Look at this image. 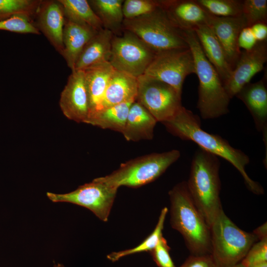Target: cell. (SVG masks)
<instances>
[{
    "label": "cell",
    "mask_w": 267,
    "mask_h": 267,
    "mask_svg": "<svg viewBox=\"0 0 267 267\" xmlns=\"http://www.w3.org/2000/svg\"><path fill=\"white\" fill-rule=\"evenodd\" d=\"M162 124L173 135L184 140L193 141L199 148L226 160L240 173L250 191L257 195L264 194L262 186L252 180L246 172V166L250 162L248 156L233 147L221 136L204 131L201 128L199 117L191 111L182 106L173 117Z\"/></svg>",
    "instance_id": "6da1fadb"
},
{
    "label": "cell",
    "mask_w": 267,
    "mask_h": 267,
    "mask_svg": "<svg viewBox=\"0 0 267 267\" xmlns=\"http://www.w3.org/2000/svg\"><path fill=\"white\" fill-rule=\"evenodd\" d=\"M169 195L172 227L181 234L192 255H211L210 227L193 202L186 182L176 185Z\"/></svg>",
    "instance_id": "7a4b0ae2"
},
{
    "label": "cell",
    "mask_w": 267,
    "mask_h": 267,
    "mask_svg": "<svg viewBox=\"0 0 267 267\" xmlns=\"http://www.w3.org/2000/svg\"><path fill=\"white\" fill-rule=\"evenodd\" d=\"M220 167L218 156L199 148L194 153L186 182L193 202L210 227L222 209Z\"/></svg>",
    "instance_id": "3957f363"
},
{
    "label": "cell",
    "mask_w": 267,
    "mask_h": 267,
    "mask_svg": "<svg viewBox=\"0 0 267 267\" xmlns=\"http://www.w3.org/2000/svg\"><path fill=\"white\" fill-rule=\"evenodd\" d=\"M184 32L199 80L197 108L202 118L213 119L227 114L230 98L219 74L205 55L195 32Z\"/></svg>",
    "instance_id": "277c9868"
},
{
    "label": "cell",
    "mask_w": 267,
    "mask_h": 267,
    "mask_svg": "<svg viewBox=\"0 0 267 267\" xmlns=\"http://www.w3.org/2000/svg\"><path fill=\"white\" fill-rule=\"evenodd\" d=\"M211 255L217 267H233L240 263L259 240L253 233L238 227L222 209L210 226Z\"/></svg>",
    "instance_id": "5b68a950"
},
{
    "label": "cell",
    "mask_w": 267,
    "mask_h": 267,
    "mask_svg": "<svg viewBox=\"0 0 267 267\" xmlns=\"http://www.w3.org/2000/svg\"><path fill=\"white\" fill-rule=\"evenodd\" d=\"M123 31L133 33L157 53L188 48L184 32L161 8L133 19H124Z\"/></svg>",
    "instance_id": "8992f818"
},
{
    "label": "cell",
    "mask_w": 267,
    "mask_h": 267,
    "mask_svg": "<svg viewBox=\"0 0 267 267\" xmlns=\"http://www.w3.org/2000/svg\"><path fill=\"white\" fill-rule=\"evenodd\" d=\"M180 156L177 149L149 154L128 161L112 173L98 178L118 189L122 186L137 188L155 180Z\"/></svg>",
    "instance_id": "52a82bcc"
},
{
    "label": "cell",
    "mask_w": 267,
    "mask_h": 267,
    "mask_svg": "<svg viewBox=\"0 0 267 267\" xmlns=\"http://www.w3.org/2000/svg\"><path fill=\"white\" fill-rule=\"evenodd\" d=\"M157 53L133 33L123 31L122 35L113 36L109 62L115 70L138 78Z\"/></svg>",
    "instance_id": "ba28073f"
},
{
    "label": "cell",
    "mask_w": 267,
    "mask_h": 267,
    "mask_svg": "<svg viewBox=\"0 0 267 267\" xmlns=\"http://www.w3.org/2000/svg\"><path fill=\"white\" fill-rule=\"evenodd\" d=\"M136 101L162 123L173 117L183 106L181 94L170 85L142 75L137 78Z\"/></svg>",
    "instance_id": "9c48e42d"
},
{
    "label": "cell",
    "mask_w": 267,
    "mask_h": 267,
    "mask_svg": "<svg viewBox=\"0 0 267 267\" xmlns=\"http://www.w3.org/2000/svg\"><path fill=\"white\" fill-rule=\"evenodd\" d=\"M118 188L108 185L98 178L80 185L66 193L46 192L53 202H67L85 207L91 211L103 222L108 221Z\"/></svg>",
    "instance_id": "30bf717a"
},
{
    "label": "cell",
    "mask_w": 267,
    "mask_h": 267,
    "mask_svg": "<svg viewBox=\"0 0 267 267\" xmlns=\"http://www.w3.org/2000/svg\"><path fill=\"white\" fill-rule=\"evenodd\" d=\"M193 73L194 59L188 48L157 53L143 75L164 82L182 94L184 80Z\"/></svg>",
    "instance_id": "8fae6325"
},
{
    "label": "cell",
    "mask_w": 267,
    "mask_h": 267,
    "mask_svg": "<svg viewBox=\"0 0 267 267\" xmlns=\"http://www.w3.org/2000/svg\"><path fill=\"white\" fill-rule=\"evenodd\" d=\"M267 60V41L257 42L252 49L241 51L230 78L223 85L230 99L264 69Z\"/></svg>",
    "instance_id": "7c38bea8"
},
{
    "label": "cell",
    "mask_w": 267,
    "mask_h": 267,
    "mask_svg": "<svg viewBox=\"0 0 267 267\" xmlns=\"http://www.w3.org/2000/svg\"><path fill=\"white\" fill-rule=\"evenodd\" d=\"M59 104L67 118L85 123L89 110L83 70L72 71L61 92Z\"/></svg>",
    "instance_id": "4fadbf2b"
},
{
    "label": "cell",
    "mask_w": 267,
    "mask_h": 267,
    "mask_svg": "<svg viewBox=\"0 0 267 267\" xmlns=\"http://www.w3.org/2000/svg\"><path fill=\"white\" fill-rule=\"evenodd\" d=\"M161 8L180 30L193 31L207 25L210 14L196 0H160Z\"/></svg>",
    "instance_id": "5bb4252c"
},
{
    "label": "cell",
    "mask_w": 267,
    "mask_h": 267,
    "mask_svg": "<svg viewBox=\"0 0 267 267\" xmlns=\"http://www.w3.org/2000/svg\"><path fill=\"white\" fill-rule=\"evenodd\" d=\"M222 45L227 60L233 70L241 54L238 39L241 30L247 27L243 16L217 17L210 15L207 25Z\"/></svg>",
    "instance_id": "9a60e30c"
},
{
    "label": "cell",
    "mask_w": 267,
    "mask_h": 267,
    "mask_svg": "<svg viewBox=\"0 0 267 267\" xmlns=\"http://www.w3.org/2000/svg\"><path fill=\"white\" fill-rule=\"evenodd\" d=\"M36 14L37 22L35 26L62 55L64 50L63 33L65 21L62 5L58 0H42Z\"/></svg>",
    "instance_id": "2e32d148"
},
{
    "label": "cell",
    "mask_w": 267,
    "mask_h": 267,
    "mask_svg": "<svg viewBox=\"0 0 267 267\" xmlns=\"http://www.w3.org/2000/svg\"><path fill=\"white\" fill-rule=\"evenodd\" d=\"M266 77L244 86L235 96L241 100L251 113L257 130L263 133L267 141V88Z\"/></svg>",
    "instance_id": "e0dca14e"
},
{
    "label": "cell",
    "mask_w": 267,
    "mask_h": 267,
    "mask_svg": "<svg viewBox=\"0 0 267 267\" xmlns=\"http://www.w3.org/2000/svg\"><path fill=\"white\" fill-rule=\"evenodd\" d=\"M194 32L205 55L217 71L224 85L230 78L233 69L222 45L208 25L199 26Z\"/></svg>",
    "instance_id": "ac0fdd59"
},
{
    "label": "cell",
    "mask_w": 267,
    "mask_h": 267,
    "mask_svg": "<svg viewBox=\"0 0 267 267\" xmlns=\"http://www.w3.org/2000/svg\"><path fill=\"white\" fill-rule=\"evenodd\" d=\"M114 35L104 28L96 32L81 52L73 71L84 70L95 65L109 62Z\"/></svg>",
    "instance_id": "d6986e66"
},
{
    "label": "cell",
    "mask_w": 267,
    "mask_h": 267,
    "mask_svg": "<svg viewBox=\"0 0 267 267\" xmlns=\"http://www.w3.org/2000/svg\"><path fill=\"white\" fill-rule=\"evenodd\" d=\"M114 70L109 62L96 64L83 70L89 104L88 117L100 110L106 89Z\"/></svg>",
    "instance_id": "ffe728a7"
},
{
    "label": "cell",
    "mask_w": 267,
    "mask_h": 267,
    "mask_svg": "<svg viewBox=\"0 0 267 267\" xmlns=\"http://www.w3.org/2000/svg\"><path fill=\"white\" fill-rule=\"evenodd\" d=\"M157 120L140 103L134 101L131 105L121 134L128 141L150 140L154 136Z\"/></svg>",
    "instance_id": "44dd1931"
},
{
    "label": "cell",
    "mask_w": 267,
    "mask_h": 267,
    "mask_svg": "<svg viewBox=\"0 0 267 267\" xmlns=\"http://www.w3.org/2000/svg\"><path fill=\"white\" fill-rule=\"evenodd\" d=\"M137 88V78L115 69L108 84L99 110L122 103L135 101Z\"/></svg>",
    "instance_id": "7402d4cb"
},
{
    "label": "cell",
    "mask_w": 267,
    "mask_h": 267,
    "mask_svg": "<svg viewBox=\"0 0 267 267\" xmlns=\"http://www.w3.org/2000/svg\"><path fill=\"white\" fill-rule=\"evenodd\" d=\"M97 32L65 19L63 33L64 50L62 56L72 71L82 49Z\"/></svg>",
    "instance_id": "603a6c76"
},
{
    "label": "cell",
    "mask_w": 267,
    "mask_h": 267,
    "mask_svg": "<svg viewBox=\"0 0 267 267\" xmlns=\"http://www.w3.org/2000/svg\"><path fill=\"white\" fill-rule=\"evenodd\" d=\"M93 10L100 20L103 28L111 31L114 35L123 33L124 17L122 0H88Z\"/></svg>",
    "instance_id": "cb8c5ba5"
},
{
    "label": "cell",
    "mask_w": 267,
    "mask_h": 267,
    "mask_svg": "<svg viewBox=\"0 0 267 267\" xmlns=\"http://www.w3.org/2000/svg\"><path fill=\"white\" fill-rule=\"evenodd\" d=\"M134 101L124 102L102 109L89 116L85 123L122 133L130 107Z\"/></svg>",
    "instance_id": "d4e9b609"
},
{
    "label": "cell",
    "mask_w": 267,
    "mask_h": 267,
    "mask_svg": "<svg viewBox=\"0 0 267 267\" xmlns=\"http://www.w3.org/2000/svg\"><path fill=\"white\" fill-rule=\"evenodd\" d=\"M62 5L65 19L98 31L103 29L100 20L88 0H58Z\"/></svg>",
    "instance_id": "484cf974"
},
{
    "label": "cell",
    "mask_w": 267,
    "mask_h": 267,
    "mask_svg": "<svg viewBox=\"0 0 267 267\" xmlns=\"http://www.w3.org/2000/svg\"><path fill=\"white\" fill-rule=\"evenodd\" d=\"M168 212L167 207H165L162 209L153 231L141 243L133 248L112 252L107 256V259L114 262L128 255L143 252H151L163 236L164 222Z\"/></svg>",
    "instance_id": "4316f807"
},
{
    "label": "cell",
    "mask_w": 267,
    "mask_h": 267,
    "mask_svg": "<svg viewBox=\"0 0 267 267\" xmlns=\"http://www.w3.org/2000/svg\"><path fill=\"white\" fill-rule=\"evenodd\" d=\"M210 15L222 17H234L242 15L243 0H196Z\"/></svg>",
    "instance_id": "83f0119b"
},
{
    "label": "cell",
    "mask_w": 267,
    "mask_h": 267,
    "mask_svg": "<svg viewBox=\"0 0 267 267\" xmlns=\"http://www.w3.org/2000/svg\"><path fill=\"white\" fill-rule=\"evenodd\" d=\"M42 0H0V21L16 15L31 18L36 14Z\"/></svg>",
    "instance_id": "f1b7e54d"
},
{
    "label": "cell",
    "mask_w": 267,
    "mask_h": 267,
    "mask_svg": "<svg viewBox=\"0 0 267 267\" xmlns=\"http://www.w3.org/2000/svg\"><path fill=\"white\" fill-rule=\"evenodd\" d=\"M242 16L247 27L257 23H267V0H243Z\"/></svg>",
    "instance_id": "f546056e"
},
{
    "label": "cell",
    "mask_w": 267,
    "mask_h": 267,
    "mask_svg": "<svg viewBox=\"0 0 267 267\" xmlns=\"http://www.w3.org/2000/svg\"><path fill=\"white\" fill-rule=\"evenodd\" d=\"M160 7V0H126L122 6L124 19L142 16Z\"/></svg>",
    "instance_id": "4dcf8cb0"
},
{
    "label": "cell",
    "mask_w": 267,
    "mask_h": 267,
    "mask_svg": "<svg viewBox=\"0 0 267 267\" xmlns=\"http://www.w3.org/2000/svg\"><path fill=\"white\" fill-rule=\"evenodd\" d=\"M0 30L20 34L39 35L40 32L31 22V18L22 15H16L0 21Z\"/></svg>",
    "instance_id": "1f68e13d"
},
{
    "label": "cell",
    "mask_w": 267,
    "mask_h": 267,
    "mask_svg": "<svg viewBox=\"0 0 267 267\" xmlns=\"http://www.w3.org/2000/svg\"><path fill=\"white\" fill-rule=\"evenodd\" d=\"M267 262V239L259 240L250 248L241 263L245 267Z\"/></svg>",
    "instance_id": "d6a6232c"
},
{
    "label": "cell",
    "mask_w": 267,
    "mask_h": 267,
    "mask_svg": "<svg viewBox=\"0 0 267 267\" xmlns=\"http://www.w3.org/2000/svg\"><path fill=\"white\" fill-rule=\"evenodd\" d=\"M170 250L167 240L162 236L156 246L150 252L159 267H175L170 255Z\"/></svg>",
    "instance_id": "836d02e7"
},
{
    "label": "cell",
    "mask_w": 267,
    "mask_h": 267,
    "mask_svg": "<svg viewBox=\"0 0 267 267\" xmlns=\"http://www.w3.org/2000/svg\"><path fill=\"white\" fill-rule=\"evenodd\" d=\"M179 267H217L211 255H192Z\"/></svg>",
    "instance_id": "e575fe53"
},
{
    "label": "cell",
    "mask_w": 267,
    "mask_h": 267,
    "mask_svg": "<svg viewBox=\"0 0 267 267\" xmlns=\"http://www.w3.org/2000/svg\"><path fill=\"white\" fill-rule=\"evenodd\" d=\"M257 42L251 27H246L241 30L238 39L240 48H242L244 50H250L255 45Z\"/></svg>",
    "instance_id": "d590c367"
},
{
    "label": "cell",
    "mask_w": 267,
    "mask_h": 267,
    "mask_svg": "<svg viewBox=\"0 0 267 267\" xmlns=\"http://www.w3.org/2000/svg\"><path fill=\"white\" fill-rule=\"evenodd\" d=\"M253 34L257 42L267 41V25L264 23H257L251 27Z\"/></svg>",
    "instance_id": "8d00e7d4"
},
{
    "label": "cell",
    "mask_w": 267,
    "mask_h": 267,
    "mask_svg": "<svg viewBox=\"0 0 267 267\" xmlns=\"http://www.w3.org/2000/svg\"><path fill=\"white\" fill-rule=\"evenodd\" d=\"M253 233L257 237L259 240L267 239V222L256 228L254 231Z\"/></svg>",
    "instance_id": "74e56055"
},
{
    "label": "cell",
    "mask_w": 267,
    "mask_h": 267,
    "mask_svg": "<svg viewBox=\"0 0 267 267\" xmlns=\"http://www.w3.org/2000/svg\"><path fill=\"white\" fill-rule=\"evenodd\" d=\"M249 267H267V262L255 264Z\"/></svg>",
    "instance_id": "f35d334b"
},
{
    "label": "cell",
    "mask_w": 267,
    "mask_h": 267,
    "mask_svg": "<svg viewBox=\"0 0 267 267\" xmlns=\"http://www.w3.org/2000/svg\"><path fill=\"white\" fill-rule=\"evenodd\" d=\"M53 267H64V266L62 264L57 263L54 264L53 265Z\"/></svg>",
    "instance_id": "ab89813d"
},
{
    "label": "cell",
    "mask_w": 267,
    "mask_h": 267,
    "mask_svg": "<svg viewBox=\"0 0 267 267\" xmlns=\"http://www.w3.org/2000/svg\"><path fill=\"white\" fill-rule=\"evenodd\" d=\"M233 267H246L241 263H239Z\"/></svg>",
    "instance_id": "60d3db41"
}]
</instances>
